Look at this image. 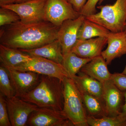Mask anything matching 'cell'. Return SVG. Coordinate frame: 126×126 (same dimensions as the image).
<instances>
[{"mask_svg":"<svg viewBox=\"0 0 126 126\" xmlns=\"http://www.w3.org/2000/svg\"><path fill=\"white\" fill-rule=\"evenodd\" d=\"M59 27L45 21L32 24L19 21L1 27L0 43L19 49L36 48L57 39Z\"/></svg>","mask_w":126,"mask_h":126,"instance_id":"cell-1","label":"cell"},{"mask_svg":"<svg viewBox=\"0 0 126 126\" xmlns=\"http://www.w3.org/2000/svg\"><path fill=\"white\" fill-rule=\"evenodd\" d=\"M20 98L38 107L49 108L63 111L64 103L63 82L57 78L41 75L38 85Z\"/></svg>","mask_w":126,"mask_h":126,"instance_id":"cell-2","label":"cell"},{"mask_svg":"<svg viewBox=\"0 0 126 126\" xmlns=\"http://www.w3.org/2000/svg\"><path fill=\"white\" fill-rule=\"evenodd\" d=\"M64 103L63 112L75 126H88L86 109L80 91L70 78L63 82Z\"/></svg>","mask_w":126,"mask_h":126,"instance_id":"cell-3","label":"cell"},{"mask_svg":"<svg viewBox=\"0 0 126 126\" xmlns=\"http://www.w3.org/2000/svg\"><path fill=\"white\" fill-rule=\"evenodd\" d=\"M99 12L85 16L87 19L101 25L111 32L124 31L126 22V0H116L112 5L99 6Z\"/></svg>","mask_w":126,"mask_h":126,"instance_id":"cell-4","label":"cell"},{"mask_svg":"<svg viewBox=\"0 0 126 126\" xmlns=\"http://www.w3.org/2000/svg\"><path fill=\"white\" fill-rule=\"evenodd\" d=\"M12 69L22 72L32 71L41 75L54 77L62 82L66 78H70L62 64L41 57L31 56L29 61Z\"/></svg>","mask_w":126,"mask_h":126,"instance_id":"cell-5","label":"cell"},{"mask_svg":"<svg viewBox=\"0 0 126 126\" xmlns=\"http://www.w3.org/2000/svg\"><path fill=\"white\" fill-rule=\"evenodd\" d=\"M81 15L68 0H46L45 20L56 26L60 27L65 21L77 19Z\"/></svg>","mask_w":126,"mask_h":126,"instance_id":"cell-6","label":"cell"},{"mask_svg":"<svg viewBox=\"0 0 126 126\" xmlns=\"http://www.w3.org/2000/svg\"><path fill=\"white\" fill-rule=\"evenodd\" d=\"M47 0H31L1 6L16 12L24 24L45 21V7Z\"/></svg>","mask_w":126,"mask_h":126,"instance_id":"cell-7","label":"cell"},{"mask_svg":"<svg viewBox=\"0 0 126 126\" xmlns=\"http://www.w3.org/2000/svg\"><path fill=\"white\" fill-rule=\"evenodd\" d=\"M26 126H73L72 122L63 113L49 108L38 107L32 112Z\"/></svg>","mask_w":126,"mask_h":126,"instance_id":"cell-8","label":"cell"},{"mask_svg":"<svg viewBox=\"0 0 126 126\" xmlns=\"http://www.w3.org/2000/svg\"><path fill=\"white\" fill-rule=\"evenodd\" d=\"M6 99L12 126H26L30 115L38 107L16 96Z\"/></svg>","mask_w":126,"mask_h":126,"instance_id":"cell-9","label":"cell"},{"mask_svg":"<svg viewBox=\"0 0 126 126\" xmlns=\"http://www.w3.org/2000/svg\"><path fill=\"white\" fill-rule=\"evenodd\" d=\"M85 19V16L81 15L77 19L65 21L60 27L57 39L61 45L63 55L71 52L76 44L79 30Z\"/></svg>","mask_w":126,"mask_h":126,"instance_id":"cell-10","label":"cell"},{"mask_svg":"<svg viewBox=\"0 0 126 126\" xmlns=\"http://www.w3.org/2000/svg\"><path fill=\"white\" fill-rule=\"evenodd\" d=\"M7 69L15 90L16 96L20 98L34 88L41 79V75L35 72H22L14 69Z\"/></svg>","mask_w":126,"mask_h":126,"instance_id":"cell-11","label":"cell"},{"mask_svg":"<svg viewBox=\"0 0 126 126\" xmlns=\"http://www.w3.org/2000/svg\"><path fill=\"white\" fill-rule=\"evenodd\" d=\"M103 84V99L107 114L110 116L117 117L124 104V93L110 79L104 82Z\"/></svg>","mask_w":126,"mask_h":126,"instance_id":"cell-12","label":"cell"},{"mask_svg":"<svg viewBox=\"0 0 126 126\" xmlns=\"http://www.w3.org/2000/svg\"><path fill=\"white\" fill-rule=\"evenodd\" d=\"M107 44V38L98 37L87 39H78L71 52L84 58L93 59L101 55Z\"/></svg>","mask_w":126,"mask_h":126,"instance_id":"cell-13","label":"cell"},{"mask_svg":"<svg viewBox=\"0 0 126 126\" xmlns=\"http://www.w3.org/2000/svg\"><path fill=\"white\" fill-rule=\"evenodd\" d=\"M108 46L101 55L108 65L117 58L126 54V35L124 31L111 32L107 37Z\"/></svg>","mask_w":126,"mask_h":126,"instance_id":"cell-14","label":"cell"},{"mask_svg":"<svg viewBox=\"0 0 126 126\" xmlns=\"http://www.w3.org/2000/svg\"><path fill=\"white\" fill-rule=\"evenodd\" d=\"M19 50L30 56L41 57L61 64L63 59L62 47L58 39L36 48Z\"/></svg>","mask_w":126,"mask_h":126,"instance_id":"cell-15","label":"cell"},{"mask_svg":"<svg viewBox=\"0 0 126 126\" xmlns=\"http://www.w3.org/2000/svg\"><path fill=\"white\" fill-rule=\"evenodd\" d=\"M107 65L105 60L100 55L92 59L80 71L103 83L110 80L111 76Z\"/></svg>","mask_w":126,"mask_h":126,"instance_id":"cell-16","label":"cell"},{"mask_svg":"<svg viewBox=\"0 0 126 126\" xmlns=\"http://www.w3.org/2000/svg\"><path fill=\"white\" fill-rule=\"evenodd\" d=\"M78 74L71 78L74 81L79 91L95 96L103 101V83L80 71Z\"/></svg>","mask_w":126,"mask_h":126,"instance_id":"cell-17","label":"cell"},{"mask_svg":"<svg viewBox=\"0 0 126 126\" xmlns=\"http://www.w3.org/2000/svg\"><path fill=\"white\" fill-rule=\"evenodd\" d=\"M31 58V56L19 49L0 44V63L6 68L15 67Z\"/></svg>","mask_w":126,"mask_h":126,"instance_id":"cell-18","label":"cell"},{"mask_svg":"<svg viewBox=\"0 0 126 126\" xmlns=\"http://www.w3.org/2000/svg\"><path fill=\"white\" fill-rule=\"evenodd\" d=\"M110 32L105 27L85 18L79 30L78 39H87L98 37L107 38Z\"/></svg>","mask_w":126,"mask_h":126,"instance_id":"cell-19","label":"cell"},{"mask_svg":"<svg viewBox=\"0 0 126 126\" xmlns=\"http://www.w3.org/2000/svg\"><path fill=\"white\" fill-rule=\"evenodd\" d=\"M80 93L85 109L89 113V116L96 118L108 116L103 101L87 93Z\"/></svg>","mask_w":126,"mask_h":126,"instance_id":"cell-20","label":"cell"},{"mask_svg":"<svg viewBox=\"0 0 126 126\" xmlns=\"http://www.w3.org/2000/svg\"><path fill=\"white\" fill-rule=\"evenodd\" d=\"M92 59L79 57L71 51L63 55L62 64L71 78L77 75L81 68Z\"/></svg>","mask_w":126,"mask_h":126,"instance_id":"cell-21","label":"cell"},{"mask_svg":"<svg viewBox=\"0 0 126 126\" xmlns=\"http://www.w3.org/2000/svg\"><path fill=\"white\" fill-rule=\"evenodd\" d=\"M0 93L6 98L16 96L15 90L12 83L7 68L0 63Z\"/></svg>","mask_w":126,"mask_h":126,"instance_id":"cell-22","label":"cell"},{"mask_svg":"<svg viewBox=\"0 0 126 126\" xmlns=\"http://www.w3.org/2000/svg\"><path fill=\"white\" fill-rule=\"evenodd\" d=\"M87 122L91 126H126V121H122L117 117L106 116L96 118L87 116Z\"/></svg>","mask_w":126,"mask_h":126,"instance_id":"cell-23","label":"cell"},{"mask_svg":"<svg viewBox=\"0 0 126 126\" xmlns=\"http://www.w3.org/2000/svg\"><path fill=\"white\" fill-rule=\"evenodd\" d=\"M20 21V18L16 12L7 8L0 9V26H6Z\"/></svg>","mask_w":126,"mask_h":126,"instance_id":"cell-24","label":"cell"},{"mask_svg":"<svg viewBox=\"0 0 126 126\" xmlns=\"http://www.w3.org/2000/svg\"><path fill=\"white\" fill-rule=\"evenodd\" d=\"M5 97L0 93V126H11Z\"/></svg>","mask_w":126,"mask_h":126,"instance_id":"cell-25","label":"cell"},{"mask_svg":"<svg viewBox=\"0 0 126 126\" xmlns=\"http://www.w3.org/2000/svg\"><path fill=\"white\" fill-rule=\"evenodd\" d=\"M100 0H88L82 9L80 13L82 15L86 16L96 14V5Z\"/></svg>","mask_w":126,"mask_h":126,"instance_id":"cell-26","label":"cell"},{"mask_svg":"<svg viewBox=\"0 0 126 126\" xmlns=\"http://www.w3.org/2000/svg\"><path fill=\"white\" fill-rule=\"evenodd\" d=\"M110 80L120 90H126V75L122 73H115L112 74Z\"/></svg>","mask_w":126,"mask_h":126,"instance_id":"cell-27","label":"cell"},{"mask_svg":"<svg viewBox=\"0 0 126 126\" xmlns=\"http://www.w3.org/2000/svg\"><path fill=\"white\" fill-rule=\"evenodd\" d=\"M88 0H68L75 10L80 13Z\"/></svg>","mask_w":126,"mask_h":126,"instance_id":"cell-28","label":"cell"},{"mask_svg":"<svg viewBox=\"0 0 126 126\" xmlns=\"http://www.w3.org/2000/svg\"><path fill=\"white\" fill-rule=\"evenodd\" d=\"M124 97V104L122 107L121 111L117 116L118 119L122 121H126V90L123 92Z\"/></svg>","mask_w":126,"mask_h":126,"instance_id":"cell-29","label":"cell"},{"mask_svg":"<svg viewBox=\"0 0 126 126\" xmlns=\"http://www.w3.org/2000/svg\"><path fill=\"white\" fill-rule=\"evenodd\" d=\"M16 0H0V6L12 4L16 3Z\"/></svg>","mask_w":126,"mask_h":126,"instance_id":"cell-30","label":"cell"},{"mask_svg":"<svg viewBox=\"0 0 126 126\" xmlns=\"http://www.w3.org/2000/svg\"><path fill=\"white\" fill-rule=\"evenodd\" d=\"M30 0H16V3H21V2H26V1Z\"/></svg>","mask_w":126,"mask_h":126,"instance_id":"cell-31","label":"cell"},{"mask_svg":"<svg viewBox=\"0 0 126 126\" xmlns=\"http://www.w3.org/2000/svg\"><path fill=\"white\" fill-rule=\"evenodd\" d=\"M122 73L126 75V67H125V68H124V70H123Z\"/></svg>","mask_w":126,"mask_h":126,"instance_id":"cell-32","label":"cell"},{"mask_svg":"<svg viewBox=\"0 0 126 126\" xmlns=\"http://www.w3.org/2000/svg\"><path fill=\"white\" fill-rule=\"evenodd\" d=\"M124 32H125V33H126V27H125V30H124Z\"/></svg>","mask_w":126,"mask_h":126,"instance_id":"cell-33","label":"cell"},{"mask_svg":"<svg viewBox=\"0 0 126 126\" xmlns=\"http://www.w3.org/2000/svg\"><path fill=\"white\" fill-rule=\"evenodd\" d=\"M103 0H100L99 1V2H102Z\"/></svg>","mask_w":126,"mask_h":126,"instance_id":"cell-34","label":"cell"},{"mask_svg":"<svg viewBox=\"0 0 126 126\" xmlns=\"http://www.w3.org/2000/svg\"></svg>","mask_w":126,"mask_h":126,"instance_id":"cell-35","label":"cell"}]
</instances>
